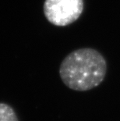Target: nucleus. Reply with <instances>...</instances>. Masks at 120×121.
<instances>
[{"instance_id":"obj_1","label":"nucleus","mask_w":120,"mask_h":121,"mask_svg":"<svg viewBox=\"0 0 120 121\" xmlns=\"http://www.w3.org/2000/svg\"><path fill=\"white\" fill-rule=\"evenodd\" d=\"M107 72V63L101 54L92 48H82L70 52L62 61L59 75L69 88L89 91L99 86Z\"/></svg>"},{"instance_id":"obj_2","label":"nucleus","mask_w":120,"mask_h":121,"mask_svg":"<svg viewBox=\"0 0 120 121\" xmlns=\"http://www.w3.org/2000/svg\"><path fill=\"white\" fill-rule=\"evenodd\" d=\"M83 10V0H45L43 11L51 24L65 27L78 20Z\"/></svg>"},{"instance_id":"obj_3","label":"nucleus","mask_w":120,"mask_h":121,"mask_svg":"<svg viewBox=\"0 0 120 121\" xmlns=\"http://www.w3.org/2000/svg\"><path fill=\"white\" fill-rule=\"evenodd\" d=\"M0 121H19V119L9 105L0 102Z\"/></svg>"}]
</instances>
